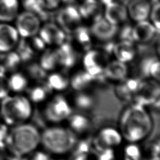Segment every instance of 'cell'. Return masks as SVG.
<instances>
[{"mask_svg": "<svg viewBox=\"0 0 160 160\" xmlns=\"http://www.w3.org/2000/svg\"><path fill=\"white\" fill-rule=\"evenodd\" d=\"M153 126L148 108L136 103L129 102L119 114L118 128L125 141L141 143L151 134Z\"/></svg>", "mask_w": 160, "mask_h": 160, "instance_id": "cell-1", "label": "cell"}, {"mask_svg": "<svg viewBox=\"0 0 160 160\" xmlns=\"http://www.w3.org/2000/svg\"><path fill=\"white\" fill-rule=\"evenodd\" d=\"M41 130L30 122L9 127L5 142L7 153L25 157L40 147Z\"/></svg>", "mask_w": 160, "mask_h": 160, "instance_id": "cell-2", "label": "cell"}, {"mask_svg": "<svg viewBox=\"0 0 160 160\" xmlns=\"http://www.w3.org/2000/svg\"><path fill=\"white\" fill-rule=\"evenodd\" d=\"M77 138L61 124H49L41 131L40 147L52 157H62L69 154Z\"/></svg>", "mask_w": 160, "mask_h": 160, "instance_id": "cell-3", "label": "cell"}, {"mask_svg": "<svg viewBox=\"0 0 160 160\" xmlns=\"http://www.w3.org/2000/svg\"><path fill=\"white\" fill-rule=\"evenodd\" d=\"M34 106L24 94H9L0 100V119L8 127L29 122Z\"/></svg>", "mask_w": 160, "mask_h": 160, "instance_id": "cell-4", "label": "cell"}, {"mask_svg": "<svg viewBox=\"0 0 160 160\" xmlns=\"http://www.w3.org/2000/svg\"><path fill=\"white\" fill-rule=\"evenodd\" d=\"M42 106V116L49 124L65 122L73 109L68 98L62 94H53Z\"/></svg>", "mask_w": 160, "mask_h": 160, "instance_id": "cell-5", "label": "cell"}, {"mask_svg": "<svg viewBox=\"0 0 160 160\" xmlns=\"http://www.w3.org/2000/svg\"><path fill=\"white\" fill-rule=\"evenodd\" d=\"M90 140L92 149L98 152H114L124 141L118 127L111 126L99 128Z\"/></svg>", "mask_w": 160, "mask_h": 160, "instance_id": "cell-6", "label": "cell"}, {"mask_svg": "<svg viewBox=\"0 0 160 160\" xmlns=\"http://www.w3.org/2000/svg\"><path fill=\"white\" fill-rule=\"evenodd\" d=\"M110 60V55L101 48H92L82 54L81 67L97 80L102 78L104 68Z\"/></svg>", "mask_w": 160, "mask_h": 160, "instance_id": "cell-7", "label": "cell"}, {"mask_svg": "<svg viewBox=\"0 0 160 160\" xmlns=\"http://www.w3.org/2000/svg\"><path fill=\"white\" fill-rule=\"evenodd\" d=\"M160 84L154 79H143L139 90L131 102L146 108L159 106Z\"/></svg>", "mask_w": 160, "mask_h": 160, "instance_id": "cell-8", "label": "cell"}, {"mask_svg": "<svg viewBox=\"0 0 160 160\" xmlns=\"http://www.w3.org/2000/svg\"><path fill=\"white\" fill-rule=\"evenodd\" d=\"M58 9L55 22L68 35L83 24L84 22L77 6L68 4Z\"/></svg>", "mask_w": 160, "mask_h": 160, "instance_id": "cell-9", "label": "cell"}, {"mask_svg": "<svg viewBox=\"0 0 160 160\" xmlns=\"http://www.w3.org/2000/svg\"><path fill=\"white\" fill-rule=\"evenodd\" d=\"M142 80L136 76L129 74L114 84L113 91L115 97L120 101L131 102L139 90Z\"/></svg>", "mask_w": 160, "mask_h": 160, "instance_id": "cell-10", "label": "cell"}, {"mask_svg": "<svg viewBox=\"0 0 160 160\" xmlns=\"http://www.w3.org/2000/svg\"><path fill=\"white\" fill-rule=\"evenodd\" d=\"M14 21V26L22 38L38 35L42 25V21L37 15L25 10L19 12Z\"/></svg>", "mask_w": 160, "mask_h": 160, "instance_id": "cell-11", "label": "cell"}, {"mask_svg": "<svg viewBox=\"0 0 160 160\" xmlns=\"http://www.w3.org/2000/svg\"><path fill=\"white\" fill-rule=\"evenodd\" d=\"M134 72L131 74L142 79L160 80V62L158 56L147 55L137 62Z\"/></svg>", "mask_w": 160, "mask_h": 160, "instance_id": "cell-12", "label": "cell"}, {"mask_svg": "<svg viewBox=\"0 0 160 160\" xmlns=\"http://www.w3.org/2000/svg\"><path fill=\"white\" fill-rule=\"evenodd\" d=\"M67 128L77 138H86L92 128L88 113L73 111L65 122Z\"/></svg>", "mask_w": 160, "mask_h": 160, "instance_id": "cell-13", "label": "cell"}, {"mask_svg": "<svg viewBox=\"0 0 160 160\" xmlns=\"http://www.w3.org/2000/svg\"><path fill=\"white\" fill-rule=\"evenodd\" d=\"M89 29L94 40L104 44L112 41L117 36L118 26L111 23L102 16L91 23Z\"/></svg>", "mask_w": 160, "mask_h": 160, "instance_id": "cell-14", "label": "cell"}, {"mask_svg": "<svg viewBox=\"0 0 160 160\" xmlns=\"http://www.w3.org/2000/svg\"><path fill=\"white\" fill-rule=\"evenodd\" d=\"M38 35L47 47L56 48L67 41L68 34L56 22H46L42 24Z\"/></svg>", "mask_w": 160, "mask_h": 160, "instance_id": "cell-15", "label": "cell"}, {"mask_svg": "<svg viewBox=\"0 0 160 160\" xmlns=\"http://www.w3.org/2000/svg\"><path fill=\"white\" fill-rule=\"evenodd\" d=\"M68 35L66 41L79 54L82 55L92 48L94 39L89 28L82 24Z\"/></svg>", "mask_w": 160, "mask_h": 160, "instance_id": "cell-16", "label": "cell"}, {"mask_svg": "<svg viewBox=\"0 0 160 160\" xmlns=\"http://www.w3.org/2000/svg\"><path fill=\"white\" fill-rule=\"evenodd\" d=\"M59 69L66 71H71L76 68L80 62V55L72 46L66 41L60 46L55 48Z\"/></svg>", "mask_w": 160, "mask_h": 160, "instance_id": "cell-17", "label": "cell"}, {"mask_svg": "<svg viewBox=\"0 0 160 160\" xmlns=\"http://www.w3.org/2000/svg\"><path fill=\"white\" fill-rule=\"evenodd\" d=\"M68 98L74 111L89 114L94 109L96 104V99L91 89L72 91V94Z\"/></svg>", "mask_w": 160, "mask_h": 160, "instance_id": "cell-18", "label": "cell"}, {"mask_svg": "<svg viewBox=\"0 0 160 160\" xmlns=\"http://www.w3.org/2000/svg\"><path fill=\"white\" fill-rule=\"evenodd\" d=\"M20 38L14 26L8 22H0V55L14 51Z\"/></svg>", "mask_w": 160, "mask_h": 160, "instance_id": "cell-19", "label": "cell"}, {"mask_svg": "<svg viewBox=\"0 0 160 160\" xmlns=\"http://www.w3.org/2000/svg\"><path fill=\"white\" fill-rule=\"evenodd\" d=\"M137 54L138 50L135 42L119 39L114 42L111 56L113 59L129 65L135 60Z\"/></svg>", "mask_w": 160, "mask_h": 160, "instance_id": "cell-20", "label": "cell"}, {"mask_svg": "<svg viewBox=\"0 0 160 160\" xmlns=\"http://www.w3.org/2000/svg\"><path fill=\"white\" fill-rule=\"evenodd\" d=\"M44 82L53 94H62L69 89V75L62 69L48 72Z\"/></svg>", "mask_w": 160, "mask_h": 160, "instance_id": "cell-21", "label": "cell"}, {"mask_svg": "<svg viewBox=\"0 0 160 160\" xmlns=\"http://www.w3.org/2000/svg\"><path fill=\"white\" fill-rule=\"evenodd\" d=\"M69 75V88L73 91L90 90L97 79L81 67L71 70Z\"/></svg>", "mask_w": 160, "mask_h": 160, "instance_id": "cell-22", "label": "cell"}, {"mask_svg": "<svg viewBox=\"0 0 160 160\" xmlns=\"http://www.w3.org/2000/svg\"><path fill=\"white\" fill-rule=\"evenodd\" d=\"M144 152L141 143L124 141L113 152V160H142Z\"/></svg>", "mask_w": 160, "mask_h": 160, "instance_id": "cell-23", "label": "cell"}, {"mask_svg": "<svg viewBox=\"0 0 160 160\" xmlns=\"http://www.w3.org/2000/svg\"><path fill=\"white\" fill-rule=\"evenodd\" d=\"M77 7L83 22L91 24L103 16L104 6L99 0H79Z\"/></svg>", "mask_w": 160, "mask_h": 160, "instance_id": "cell-24", "label": "cell"}, {"mask_svg": "<svg viewBox=\"0 0 160 160\" xmlns=\"http://www.w3.org/2000/svg\"><path fill=\"white\" fill-rule=\"evenodd\" d=\"M159 33V32L148 20L135 22L132 26V38L136 44H148L155 38L156 34Z\"/></svg>", "mask_w": 160, "mask_h": 160, "instance_id": "cell-25", "label": "cell"}, {"mask_svg": "<svg viewBox=\"0 0 160 160\" xmlns=\"http://www.w3.org/2000/svg\"><path fill=\"white\" fill-rule=\"evenodd\" d=\"M103 16L111 23L119 26L128 19L126 5L116 0L104 7Z\"/></svg>", "mask_w": 160, "mask_h": 160, "instance_id": "cell-26", "label": "cell"}, {"mask_svg": "<svg viewBox=\"0 0 160 160\" xmlns=\"http://www.w3.org/2000/svg\"><path fill=\"white\" fill-rule=\"evenodd\" d=\"M129 74L128 64L112 59H110L106 64L102 74V78L108 82L116 84Z\"/></svg>", "mask_w": 160, "mask_h": 160, "instance_id": "cell-27", "label": "cell"}, {"mask_svg": "<svg viewBox=\"0 0 160 160\" xmlns=\"http://www.w3.org/2000/svg\"><path fill=\"white\" fill-rule=\"evenodd\" d=\"M24 94L34 105H42L52 94L44 81L31 82Z\"/></svg>", "mask_w": 160, "mask_h": 160, "instance_id": "cell-28", "label": "cell"}, {"mask_svg": "<svg viewBox=\"0 0 160 160\" xmlns=\"http://www.w3.org/2000/svg\"><path fill=\"white\" fill-rule=\"evenodd\" d=\"M151 6L149 0H130L126 5L128 18L134 22L148 20Z\"/></svg>", "mask_w": 160, "mask_h": 160, "instance_id": "cell-29", "label": "cell"}, {"mask_svg": "<svg viewBox=\"0 0 160 160\" xmlns=\"http://www.w3.org/2000/svg\"><path fill=\"white\" fill-rule=\"evenodd\" d=\"M22 64L20 56L15 50L0 55V72L6 75L21 69Z\"/></svg>", "mask_w": 160, "mask_h": 160, "instance_id": "cell-30", "label": "cell"}, {"mask_svg": "<svg viewBox=\"0 0 160 160\" xmlns=\"http://www.w3.org/2000/svg\"><path fill=\"white\" fill-rule=\"evenodd\" d=\"M8 82L10 93L12 94H24L31 83L21 69L8 75Z\"/></svg>", "mask_w": 160, "mask_h": 160, "instance_id": "cell-31", "label": "cell"}, {"mask_svg": "<svg viewBox=\"0 0 160 160\" xmlns=\"http://www.w3.org/2000/svg\"><path fill=\"white\" fill-rule=\"evenodd\" d=\"M20 0H0V22L10 23L20 12Z\"/></svg>", "mask_w": 160, "mask_h": 160, "instance_id": "cell-32", "label": "cell"}, {"mask_svg": "<svg viewBox=\"0 0 160 160\" xmlns=\"http://www.w3.org/2000/svg\"><path fill=\"white\" fill-rule=\"evenodd\" d=\"M38 56L37 61L46 72L59 69L55 48L48 47Z\"/></svg>", "mask_w": 160, "mask_h": 160, "instance_id": "cell-33", "label": "cell"}, {"mask_svg": "<svg viewBox=\"0 0 160 160\" xmlns=\"http://www.w3.org/2000/svg\"><path fill=\"white\" fill-rule=\"evenodd\" d=\"M21 69L26 74L31 82L44 81L48 73L35 59L23 63Z\"/></svg>", "mask_w": 160, "mask_h": 160, "instance_id": "cell-34", "label": "cell"}, {"mask_svg": "<svg viewBox=\"0 0 160 160\" xmlns=\"http://www.w3.org/2000/svg\"><path fill=\"white\" fill-rule=\"evenodd\" d=\"M20 2L25 11L35 14L41 21L47 19L48 12L43 8L41 0H20Z\"/></svg>", "mask_w": 160, "mask_h": 160, "instance_id": "cell-35", "label": "cell"}, {"mask_svg": "<svg viewBox=\"0 0 160 160\" xmlns=\"http://www.w3.org/2000/svg\"><path fill=\"white\" fill-rule=\"evenodd\" d=\"M149 22L154 26L156 29L159 32L160 29V4L159 1L154 2L151 6L149 18Z\"/></svg>", "mask_w": 160, "mask_h": 160, "instance_id": "cell-36", "label": "cell"}, {"mask_svg": "<svg viewBox=\"0 0 160 160\" xmlns=\"http://www.w3.org/2000/svg\"><path fill=\"white\" fill-rule=\"evenodd\" d=\"M51 156L48 152L41 147L36 149L26 156V160H51Z\"/></svg>", "mask_w": 160, "mask_h": 160, "instance_id": "cell-37", "label": "cell"}, {"mask_svg": "<svg viewBox=\"0 0 160 160\" xmlns=\"http://www.w3.org/2000/svg\"><path fill=\"white\" fill-rule=\"evenodd\" d=\"M10 93L8 86V75L0 72V99L5 98Z\"/></svg>", "mask_w": 160, "mask_h": 160, "instance_id": "cell-38", "label": "cell"}, {"mask_svg": "<svg viewBox=\"0 0 160 160\" xmlns=\"http://www.w3.org/2000/svg\"><path fill=\"white\" fill-rule=\"evenodd\" d=\"M43 8L47 12L58 9L61 4V0H41Z\"/></svg>", "mask_w": 160, "mask_h": 160, "instance_id": "cell-39", "label": "cell"}, {"mask_svg": "<svg viewBox=\"0 0 160 160\" xmlns=\"http://www.w3.org/2000/svg\"><path fill=\"white\" fill-rule=\"evenodd\" d=\"M9 128V127L0 119V147L5 146V142L8 134Z\"/></svg>", "mask_w": 160, "mask_h": 160, "instance_id": "cell-40", "label": "cell"}, {"mask_svg": "<svg viewBox=\"0 0 160 160\" xmlns=\"http://www.w3.org/2000/svg\"><path fill=\"white\" fill-rule=\"evenodd\" d=\"M62 3H64L65 5L68 4H74L78 0H61Z\"/></svg>", "mask_w": 160, "mask_h": 160, "instance_id": "cell-41", "label": "cell"}, {"mask_svg": "<svg viewBox=\"0 0 160 160\" xmlns=\"http://www.w3.org/2000/svg\"><path fill=\"white\" fill-rule=\"evenodd\" d=\"M51 160H66L63 159L62 157H52Z\"/></svg>", "mask_w": 160, "mask_h": 160, "instance_id": "cell-42", "label": "cell"}, {"mask_svg": "<svg viewBox=\"0 0 160 160\" xmlns=\"http://www.w3.org/2000/svg\"><path fill=\"white\" fill-rule=\"evenodd\" d=\"M156 1H159V0H154V2H156Z\"/></svg>", "mask_w": 160, "mask_h": 160, "instance_id": "cell-43", "label": "cell"}, {"mask_svg": "<svg viewBox=\"0 0 160 160\" xmlns=\"http://www.w3.org/2000/svg\"><path fill=\"white\" fill-rule=\"evenodd\" d=\"M0 100H1V99H0Z\"/></svg>", "mask_w": 160, "mask_h": 160, "instance_id": "cell-44", "label": "cell"}]
</instances>
